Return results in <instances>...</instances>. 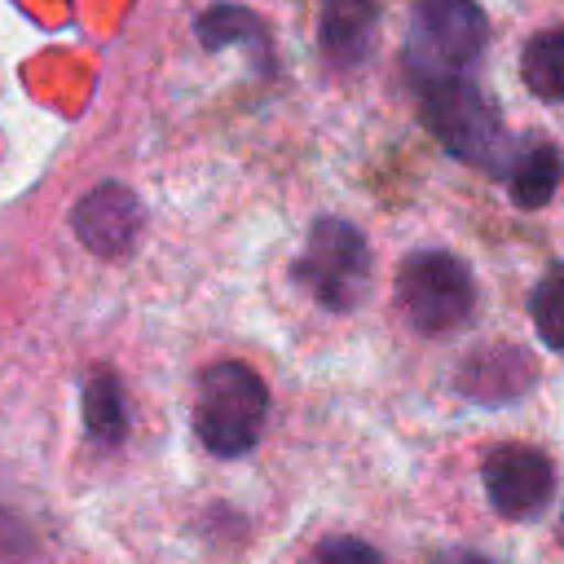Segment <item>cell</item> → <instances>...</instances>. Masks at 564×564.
<instances>
[{
  "label": "cell",
  "mask_w": 564,
  "mask_h": 564,
  "mask_svg": "<svg viewBox=\"0 0 564 564\" xmlns=\"http://www.w3.org/2000/svg\"><path fill=\"white\" fill-rule=\"evenodd\" d=\"M269 419V388L242 361H216L198 379L194 397V432L216 458L247 454Z\"/></svg>",
  "instance_id": "1"
},
{
  "label": "cell",
  "mask_w": 564,
  "mask_h": 564,
  "mask_svg": "<svg viewBox=\"0 0 564 564\" xmlns=\"http://www.w3.org/2000/svg\"><path fill=\"white\" fill-rule=\"evenodd\" d=\"M419 106H423L427 128L454 159H463L471 167H489V172L507 163V137H502L498 106L463 75L423 79Z\"/></svg>",
  "instance_id": "2"
},
{
  "label": "cell",
  "mask_w": 564,
  "mask_h": 564,
  "mask_svg": "<svg viewBox=\"0 0 564 564\" xmlns=\"http://www.w3.org/2000/svg\"><path fill=\"white\" fill-rule=\"evenodd\" d=\"M295 282L326 308L348 313L370 291V247L357 225L339 216H322L308 229V242L295 260Z\"/></svg>",
  "instance_id": "3"
},
{
  "label": "cell",
  "mask_w": 564,
  "mask_h": 564,
  "mask_svg": "<svg viewBox=\"0 0 564 564\" xmlns=\"http://www.w3.org/2000/svg\"><path fill=\"white\" fill-rule=\"evenodd\" d=\"M397 304L414 330L449 335L476 308L471 269L449 251H414L397 269Z\"/></svg>",
  "instance_id": "4"
},
{
  "label": "cell",
  "mask_w": 564,
  "mask_h": 564,
  "mask_svg": "<svg viewBox=\"0 0 564 564\" xmlns=\"http://www.w3.org/2000/svg\"><path fill=\"white\" fill-rule=\"evenodd\" d=\"M489 40V22L476 0H414L410 18V70L414 79L463 75Z\"/></svg>",
  "instance_id": "5"
},
{
  "label": "cell",
  "mask_w": 564,
  "mask_h": 564,
  "mask_svg": "<svg viewBox=\"0 0 564 564\" xmlns=\"http://www.w3.org/2000/svg\"><path fill=\"white\" fill-rule=\"evenodd\" d=\"M480 480H485L489 507L502 520H529L555 494V467L533 445H498V449H489L485 467H480Z\"/></svg>",
  "instance_id": "6"
},
{
  "label": "cell",
  "mask_w": 564,
  "mask_h": 564,
  "mask_svg": "<svg viewBox=\"0 0 564 564\" xmlns=\"http://www.w3.org/2000/svg\"><path fill=\"white\" fill-rule=\"evenodd\" d=\"M70 225H75V238L93 256H123L141 234V203L132 189L106 181L75 203Z\"/></svg>",
  "instance_id": "7"
},
{
  "label": "cell",
  "mask_w": 564,
  "mask_h": 564,
  "mask_svg": "<svg viewBox=\"0 0 564 564\" xmlns=\"http://www.w3.org/2000/svg\"><path fill=\"white\" fill-rule=\"evenodd\" d=\"M538 366L524 348L516 344H480L463 357L458 366V388L463 397L480 401V405H502V401H516L524 397V388L533 383Z\"/></svg>",
  "instance_id": "8"
},
{
  "label": "cell",
  "mask_w": 564,
  "mask_h": 564,
  "mask_svg": "<svg viewBox=\"0 0 564 564\" xmlns=\"http://www.w3.org/2000/svg\"><path fill=\"white\" fill-rule=\"evenodd\" d=\"M375 22H379V4L375 0H322L317 40H322L330 62L352 66V62H361L370 53Z\"/></svg>",
  "instance_id": "9"
},
{
  "label": "cell",
  "mask_w": 564,
  "mask_h": 564,
  "mask_svg": "<svg viewBox=\"0 0 564 564\" xmlns=\"http://www.w3.org/2000/svg\"><path fill=\"white\" fill-rule=\"evenodd\" d=\"M560 150L542 137H524L516 150H507V163H502V176H507V189L516 198V207H546L551 194L560 189Z\"/></svg>",
  "instance_id": "10"
},
{
  "label": "cell",
  "mask_w": 564,
  "mask_h": 564,
  "mask_svg": "<svg viewBox=\"0 0 564 564\" xmlns=\"http://www.w3.org/2000/svg\"><path fill=\"white\" fill-rule=\"evenodd\" d=\"M84 427L97 445H119L128 436L123 392H119V379L110 370H97L84 383Z\"/></svg>",
  "instance_id": "11"
},
{
  "label": "cell",
  "mask_w": 564,
  "mask_h": 564,
  "mask_svg": "<svg viewBox=\"0 0 564 564\" xmlns=\"http://www.w3.org/2000/svg\"><path fill=\"white\" fill-rule=\"evenodd\" d=\"M520 75L542 101H564V26H546L524 44Z\"/></svg>",
  "instance_id": "12"
},
{
  "label": "cell",
  "mask_w": 564,
  "mask_h": 564,
  "mask_svg": "<svg viewBox=\"0 0 564 564\" xmlns=\"http://www.w3.org/2000/svg\"><path fill=\"white\" fill-rule=\"evenodd\" d=\"M529 317H533L542 344L564 352V264L542 273V282L529 295Z\"/></svg>",
  "instance_id": "13"
},
{
  "label": "cell",
  "mask_w": 564,
  "mask_h": 564,
  "mask_svg": "<svg viewBox=\"0 0 564 564\" xmlns=\"http://www.w3.org/2000/svg\"><path fill=\"white\" fill-rule=\"evenodd\" d=\"M198 40H203L207 48H220V44H229V40H264V31H260L256 13L234 9V4H216V9H207V13L198 18Z\"/></svg>",
  "instance_id": "14"
},
{
  "label": "cell",
  "mask_w": 564,
  "mask_h": 564,
  "mask_svg": "<svg viewBox=\"0 0 564 564\" xmlns=\"http://www.w3.org/2000/svg\"><path fill=\"white\" fill-rule=\"evenodd\" d=\"M304 564H383V555L361 542V538H348V533H335V538H322Z\"/></svg>",
  "instance_id": "15"
},
{
  "label": "cell",
  "mask_w": 564,
  "mask_h": 564,
  "mask_svg": "<svg viewBox=\"0 0 564 564\" xmlns=\"http://www.w3.org/2000/svg\"><path fill=\"white\" fill-rule=\"evenodd\" d=\"M432 564H498V560L476 555V551H441V555H432Z\"/></svg>",
  "instance_id": "16"
},
{
  "label": "cell",
  "mask_w": 564,
  "mask_h": 564,
  "mask_svg": "<svg viewBox=\"0 0 564 564\" xmlns=\"http://www.w3.org/2000/svg\"><path fill=\"white\" fill-rule=\"evenodd\" d=\"M560 538H564V520H560Z\"/></svg>",
  "instance_id": "17"
}]
</instances>
